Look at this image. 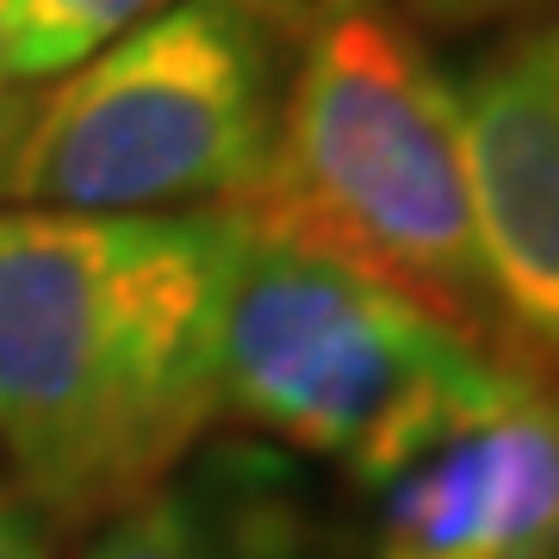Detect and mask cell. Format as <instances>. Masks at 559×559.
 Segmentation results:
<instances>
[{
  "label": "cell",
  "mask_w": 559,
  "mask_h": 559,
  "mask_svg": "<svg viewBox=\"0 0 559 559\" xmlns=\"http://www.w3.org/2000/svg\"><path fill=\"white\" fill-rule=\"evenodd\" d=\"M535 380L528 360L242 205L218 411L380 491L423 448Z\"/></svg>",
  "instance_id": "cell-2"
},
{
  "label": "cell",
  "mask_w": 559,
  "mask_h": 559,
  "mask_svg": "<svg viewBox=\"0 0 559 559\" xmlns=\"http://www.w3.org/2000/svg\"><path fill=\"white\" fill-rule=\"evenodd\" d=\"M528 57H535L540 94H547V106H554V119H559V20L547 25L540 38H528Z\"/></svg>",
  "instance_id": "cell-11"
},
{
  "label": "cell",
  "mask_w": 559,
  "mask_h": 559,
  "mask_svg": "<svg viewBox=\"0 0 559 559\" xmlns=\"http://www.w3.org/2000/svg\"><path fill=\"white\" fill-rule=\"evenodd\" d=\"M460 87L473 230L491 318L528 348V373L559 392V119L528 44L485 57Z\"/></svg>",
  "instance_id": "cell-6"
},
{
  "label": "cell",
  "mask_w": 559,
  "mask_h": 559,
  "mask_svg": "<svg viewBox=\"0 0 559 559\" xmlns=\"http://www.w3.org/2000/svg\"><path fill=\"white\" fill-rule=\"evenodd\" d=\"M13 87V25H7V0H0V94Z\"/></svg>",
  "instance_id": "cell-12"
},
{
  "label": "cell",
  "mask_w": 559,
  "mask_h": 559,
  "mask_svg": "<svg viewBox=\"0 0 559 559\" xmlns=\"http://www.w3.org/2000/svg\"><path fill=\"white\" fill-rule=\"evenodd\" d=\"M224 212H0V473L50 528L156 498L218 411Z\"/></svg>",
  "instance_id": "cell-1"
},
{
  "label": "cell",
  "mask_w": 559,
  "mask_h": 559,
  "mask_svg": "<svg viewBox=\"0 0 559 559\" xmlns=\"http://www.w3.org/2000/svg\"><path fill=\"white\" fill-rule=\"evenodd\" d=\"M249 205L485 336L460 87L392 0H323L305 25Z\"/></svg>",
  "instance_id": "cell-3"
},
{
  "label": "cell",
  "mask_w": 559,
  "mask_h": 559,
  "mask_svg": "<svg viewBox=\"0 0 559 559\" xmlns=\"http://www.w3.org/2000/svg\"><path fill=\"white\" fill-rule=\"evenodd\" d=\"M0 559H57V528L0 473Z\"/></svg>",
  "instance_id": "cell-9"
},
{
  "label": "cell",
  "mask_w": 559,
  "mask_h": 559,
  "mask_svg": "<svg viewBox=\"0 0 559 559\" xmlns=\"http://www.w3.org/2000/svg\"><path fill=\"white\" fill-rule=\"evenodd\" d=\"M261 0H180L0 94V212H224L267 180L280 119Z\"/></svg>",
  "instance_id": "cell-4"
},
{
  "label": "cell",
  "mask_w": 559,
  "mask_h": 559,
  "mask_svg": "<svg viewBox=\"0 0 559 559\" xmlns=\"http://www.w3.org/2000/svg\"><path fill=\"white\" fill-rule=\"evenodd\" d=\"M180 0H7L13 25V81H44L69 62L106 50Z\"/></svg>",
  "instance_id": "cell-8"
},
{
  "label": "cell",
  "mask_w": 559,
  "mask_h": 559,
  "mask_svg": "<svg viewBox=\"0 0 559 559\" xmlns=\"http://www.w3.org/2000/svg\"><path fill=\"white\" fill-rule=\"evenodd\" d=\"M367 559H559V392L516 399L423 448L373 491Z\"/></svg>",
  "instance_id": "cell-5"
},
{
  "label": "cell",
  "mask_w": 559,
  "mask_h": 559,
  "mask_svg": "<svg viewBox=\"0 0 559 559\" xmlns=\"http://www.w3.org/2000/svg\"><path fill=\"white\" fill-rule=\"evenodd\" d=\"M404 20H429V25H491L503 13H522L535 0H392Z\"/></svg>",
  "instance_id": "cell-10"
},
{
  "label": "cell",
  "mask_w": 559,
  "mask_h": 559,
  "mask_svg": "<svg viewBox=\"0 0 559 559\" xmlns=\"http://www.w3.org/2000/svg\"><path fill=\"white\" fill-rule=\"evenodd\" d=\"M81 559H311V554L261 535V528L212 516L187 491L162 485L156 498H143L131 510H119L112 522H100Z\"/></svg>",
  "instance_id": "cell-7"
}]
</instances>
